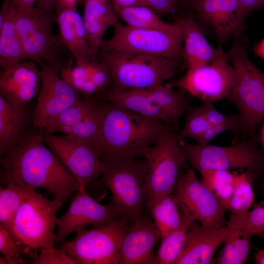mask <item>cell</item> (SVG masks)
Segmentation results:
<instances>
[{
  "label": "cell",
  "instance_id": "cell-20",
  "mask_svg": "<svg viewBox=\"0 0 264 264\" xmlns=\"http://www.w3.org/2000/svg\"><path fill=\"white\" fill-rule=\"evenodd\" d=\"M229 232L227 227H206L194 220L190 225L184 250L176 264H209Z\"/></svg>",
  "mask_w": 264,
  "mask_h": 264
},
{
  "label": "cell",
  "instance_id": "cell-12",
  "mask_svg": "<svg viewBox=\"0 0 264 264\" xmlns=\"http://www.w3.org/2000/svg\"><path fill=\"white\" fill-rule=\"evenodd\" d=\"M40 132L46 145L75 177L86 184L95 183L100 178L105 165L90 143L70 135Z\"/></svg>",
  "mask_w": 264,
  "mask_h": 264
},
{
  "label": "cell",
  "instance_id": "cell-13",
  "mask_svg": "<svg viewBox=\"0 0 264 264\" xmlns=\"http://www.w3.org/2000/svg\"><path fill=\"white\" fill-rule=\"evenodd\" d=\"M235 68L227 53L204 66L187 70L174 85L202 101H216L226 97L236 83Z\"/></svg>",
  "mask_w": 264,
  "mask_h": 264
},
{
  "label": "cell",
  "instance_id": "cell-49",
  "mask_svg": "<svg viewBox=\"0 0 264 264\" xmlns=\"http://www.w3.org/2000/svg\"><path fill=\"white\" fill-rule=\"evenodd\" d=\"M14 7L20 11L29 10L34 7L38 0H12Z\"/></svg>",
  "mask_w": 264,
  "mask_h": 264
},
{
  "label": "cell",
  "instance_id": "cell-27",
  "mask_svg": "<svg viewBox=\"0 0 264 264\" xmlns=\"http://www.w3.org/2000/svg\"><path fill=\"white\" fill-rule=\"evenodd\" d=\"M179 206L181 224L175 230L162 238L155 255L156 264H176L184 250L189 226L195 220L187 209Z\"/></svg>",
  "mask_w": 264,
  "mask_h": 264
},
{
  "label": "cell",
  "instance_id": "cell-28",
  "mask_svg": "<svg viewBox=\"0 0 264 264\" xmlns=\"http://www.w3.org/2000/svg\"><path fill=\"white\" fill-rule=\"evenodd\" d=\"M117 16L127 25L137 28L160 30H173L180 27L178 19L174 23H168L161 20L150 7L138 5L124 8H113Z\"/></svg>",
  "mask_w": 264,
  "mask_h": 264
},
{
  "label": "cell",
  "instance_id": "cell-43",
  "mask_svg": "<svg viewBox=\"0 0 264 264\" xmlns=\"http://www.w3.org/2000/svg\"><path fill=\"white\" fill-rule=\"evenodd\" d=\"M0 252L5 257L20 258L27 254L25 247L11 233L0 224Z\"/></svg>",
  "mask_w": 264,
  "mask_h": 264
},
{
  "label": "cell",
  "instance_id": "cell-19",
  "mask_svg": "<svg viewBox=\"0 0 264 264\" xmlns=\"http://www.w3.org/2000/svg\"><path fill=\"white\" fill-rule=\"evenodd\" d=\"M160 238L153 220L142 214L124 235L118 264H156L154 248Z\"/></svg>",
  "mask_w": 264,
  "mask_h": 264
},
{
  "label": "cell",
  "instance_id": "cell-17",
  "mask_svg": "<svg viewBox=\"0 0 264 264\" xmlns=\"http://www.w3.org/2000/svg\"><path fill=\"white\" fill-rule=\"evenodd\" d=\"M42 72L38 64L25 60L0 74V95L13 105L29 108L39 94L42 84Z\"/></svg>",
  "mask_w": 264,
  "mask_h": 264
},
{
  "label": "cell",
  "instance_id": "cell-50",
  "mask_svg": "<svg viewBox=\"0 0 264 264\" xmlns=\"http://www.w3.org/2000/svg\"><path fill=\"white\" fill-rule=\"evenodd\" d=\"M58 0H38L37 7L48 11H53Z\"/></svg>",
  "mask_w": 264,
  "mask_h": 264
},
{
  "label": "cell",
  "instance_id": "cell-42",
  "mask_svg": "<svg viewBox=\"0 0 264 264\" xmlns=\"http://www.w3.org/2000/svg\"><path fill=\"white\" fill-rule=\"evenodd\" d=\"M31 264H78L68 256L63 246L59 249H56L55 247L51 249H41L40 253L34 258Z\"/></svg>",
  "mask_w": 264,
  "mask_h": 264
},
{
  "label": "cell",
  "instance_id": "cell-44",
  "mask_svg": "<svg viewBox=\"0 0 264 264\" xmlns=\"http://www.w3.org/2000/svg\"><path fill=\"white\" fill-rule=\"evenodd\" d=\"M89 69L90 79L98 88L100 93L105 91L111 86V74L108 67L103 62H91Z\"/></svg>",
  "mask_w": 264,
  "mask_h": 264
},
{
  "label": "cell",
  "instance_id": "cell-18",
  "mask_svg": "<svg viewBox=\"0 0 264 264\" xmlns=\"http://www.w3.org/2000/svg\"><path fill=\"white\" fill-rule=\"evenodd\" d=\"M190 2L201 19L213 28L220 42L243 38L245 17L237 0H191Z\"/></svg>",
  "mask_w": 264,
  "mask_h": 264
},
{
  "label": "cell",
  "instance_id": "cell-55",
  "mask_svg": "<svg viewBox=\"0 0 264 264\" xmlns=\"http://www.w3.org/2000/svg\"><path fill=\"white\" fill-rule=\"evenodd\" d=\"M183 0L184 1L186 2H190L191 0Z\"/></svg>",
  "mask_w": 264,
  "mask_h": 264
},
{
  "label": "cell",
  "instance_id": "cell-51",
  "mask_svg": "<svg viewBox=\"0 0 264 264\" xmlns=\"http://www.w3.org/2000/svg\"><path fill=\"white\" fill-rule=\"evenodd\" d=\"M25 263H26V261L23 260L21 258H15L5 257L0 258V264H21Z\"/></svg>",
  "mask_w": 264,
  "mask_h": 264
},
{
  "label": "cell",
  "instance_id": "cell-31",
  "mask_svg": "<svg viewBox=\"0 0 264 264\" xmlns=\"http://www.w3.org/2000/svg\"><path fill=\"white\" fill-rule=\"evenodd\" d=\"M101 103L93 96L84 97L80 102L64 110L53 119L42 131L54 133L64 127L75 124L96 111L100 108Z\"/></svg>",
  "mask_w": 264,
  "mask_h": 264
},
{
  "label": "cell",
  "instance_id": "cell-24",
  "mask_svg": "<svg viewBox=\"0 0 264 264\" xmlns=\"http://www.w3.org/2000/svg\"><path fill=\"white\" fill-rule=\"evenodd\" d=\"M29 109L17 107L0 95V158L17 145L28 132L31 123Z\"/></svg>",
  "mask_w": 264,
  "mask_h": 264
},
{
  "label": "cell",
  "instance_id": "cell-7",
  "mask_svg": "<svg viewBox=\"0 0 264 264\" xmlns=\"http://www.w3.org/2000/svg\"><path fill=\"white\" fill-rule=\"evenodd\" d=\"M63 204L55 198H47L35 189H28L13 218L11 233L25 247L29 256H37L32 250L54 247L56 214Z\"/></svg>",
  "mask_w": 264,
  "mask_h": 264
},
{
  "label": "cell",
  "instance_id": "cell-37",
  "mask_svg": "<svg viewBox=\"0 0 264 264\" xmlns=\"http://www.w3.org/2000/svg\"><path fill=\"white\" fill-rule=\"evenodd\" d=\"M90 62L82 64L76 63L60 72L61 78L66 83L86 98L100 93L90 79Z\"/></svg>",
  "mask_w": 264,
  "mask_h": 264
},
{
  "label": "cell",
  "instance_id": "cell-34",
  "mask_svg": "<svg viewBox=\"0 0 264 264\" xmlns=\"http://www.w3.org/2000/svg\"><path fill=\"white\" fill-rule=\"evenodd\" d=\"M4 185L0 188V224L11 233L13 218L28 189L13 184Z\"/></svg>",
  "mask_w": 264,
  "mask_h": 264
},
{
  "label": "cell",
  "instance_id": "cell-33",
  "mask_svg": "<svg viewBox=\"0 0 264 264\" xmlns=\"http://www.w3.org/2000/svg\"><path fill=\"white\" fill-rule=\"evenodd\" d=\"M234 172V188L225 207L232 213L245 212L249 210L254 200L252 185L253 177L247 172L241 174Z\"/></svg>",
  "mask_w": 264,
  "mask_h": 264
},
{
  "label": "cell",
  "instance_id": "cell-45",
  "mask_svg": "<svg viewBox=\"0 0 264 264\" xmlns=\"http://www.w3.org/2000/svg\"><path fill=\"white\" fill-rule=\"evenodd\" d=\"M227 131H230L235 134H237L241 131V130L238 127L230 124L210 125L197 141L198 144L201 145H208L218 134Z\"/></svg>",
  "mask_w": 264,
  "mask_h": 264
},
{
  "label": "cell",
  "instance_id": "cell-46",
  "mask_svg": "<svg viewBox=\"0 0 264 264\" xmlns=\"http://www.w3.org/2000/svg\"><path fill=\"white\" fill-rule=\"evenodd\" d=\"M154 10L162 14L173 12L176 8L178 0H145Z\"/></svg>",
  "mask_w": 264,
  "mask_h": 264
},
{
  "label": "cell",
  "instance_id": "cell-22",
  "mask_svg": "<svg viewBox=\"0 0 264 264\" xmlns=\"http://www.w3.org/2000/svg\"><path fill=\"white\" fill-rule=\"evenodd\" d=\"M179 19L183 31L182 57L187 70L206 66L226 53L221 48H216L208 43L191 15Z\"/></svg>",
  "mask_w": 264,
  "mask_h": 264
},
{
  "label": "cell",
  "instance_id": "cell-53",
  "mask_svg": "<svg viewBox=\"0 0 264 264\" xmlns=\"http://www.w3.org/2000/svg\"><path fill=\"white\" fill-rule=\"evenodd\" d=\"M255 261L258 264H264V249L257 252L255 255Z\"/></svg>",
  "mask_w": 264,
  "mask_h": 264
},
{
  "label": "cell",
  "instance_id": "cell-14",
  "mask_svg": "<svg viewBox=\"0 0 264 264\" xmlns=\"http://www.w3.org/2000/svg\"><path fill=\"white\" fill-rule=\"evenodd\" d=\"M38 65L42 79L37 101L31 112V124L41 132L53 119L84 97L66 83L58 70L43 62Z\"/></svg>",
  "mask_w": 264,
  "mask_h": 264
},
{
  "label": "cell",
  "instance_id": "cell-10",
  "mask_svg": "<svg viewBox=\"0 0 264 264\" xmlns=\"http://www.w3.org/2000/svg\"><path fill=\"white\" fill-rule=\"evenodd\" d=\"M113 27L112 36L102 41L101 51H129L175 60L182 57L181 23L178 28L169 31L134 27L118 22Z\"/></svg>",
  "mask_w": 264,
  "mask_h": 264
},
{
  "label": "cell",
  "instance_id": "cell-30",
  "mask_svg": "<svg viewBox=\"0 0 264 264\" xmlns=\"http://www.w3.org/2000/svg\"><path fill=\"white\" fill-rule=\"evenodd\" d=\"M253 236L240 230L229 231L224 246L215 261L219 264H243L250 251Z\"/></svg>",
  "mask_w": 264,
  "mask_h": 264
},
{
  "label": "cell",
  "instance_id": "cell-5",
  "mask_svg": "<svg viewBox=\"0 0 264 264\" xmlns=\"http://www.w3.org/2000/svg\"><path fill=\"white\" fill-rule=\"evenodd\" d=\"M246 44L235 39L227 52L235 68V85L226 98L237 108L242 122V131L251 138L264 120V72L252 62Z\"/></svg>",
  "mask_w": 264,
  "mask_h": 264
},
{
  "label": "cell",
  "instance_id": "cell-15",
  "mask_svg": "<svg viewBox=\"0 0 264 264\" xmlns=\"http://www.w3.org/2000/svg\"><path fill=\"white\" fill-rule=\"evenodd\" d=\"M179 206L206 227L226 226V208L197 177L193 169L178 176L174 193Z\"/></svg>",
  "mask_w": 264,
  "mask_h": 264
},
{
  "label": "cell",
  "instance_id": "cell-38",
  "mask_svg": "<svg viewBox=\"0 0 264 264\" xmlns=\"http://www.w3.org/2000/svg\"><path fill=\"white\" fill-rule=\"evenodd\" d=\"M117 17L108 0H85L83 20L99 21L111 26L118 22Z\"/></svg>",
  "mask_w": 264,
  "mask_h": 264
},
{
  "label": "cell",
  "instance_id": "cell-36",
  "mask_svg": "<svg viewBox=\"0 0 264 264\" xmlns=\"http://www.w3.org/2000/svg\"><path fill=\"white\" fill-rule=\"evenodd\" d=\"M200 174L202 182L225 207L233 192L235 172L207 169Z\"/></svg>",
  "mask_w": 264,
  "mask_h": 264
},
{
  "label": "cell",
  "instance_id": "cell-6",
  "mask_svg": "<svg viewBox=\"0 0 264 264\" xmlns=\"http://www.w3.org/2000/svg\"><path fill=\"white\" fill-rule=\"evenodd\" d=\"M102 60L112 77L110 88L151 89L176 74V60L124 50L101 51Z\"/></svg>",
  "mask_w": 264,
  "mask_h": 264
},
{
  "label": "cell",
  "instance_id": "cell-48",
  "mask_svg": "<svg viewBox=\"0 0 264 264\" xmlns=\"http://www.w3.org/2000/svg\"><path fill=\"white\" fill-rule=\"evenodd\" d=\"M113 8H124L138 5L149 6L145 0H112Z\"/></svg>",
  "mask_w": 264,
  "mask_h": 264
},
{
  "label": "cell",
  "instance_id": "cell-40",
  "mask_svg": "<svg viewBox=\"0 0 264 264\" xmlns=\"http://www.w3.org/2000/svg\"><path fill=\"white\" fill-rule=\"evenodd\" d=\"M84 20L86 38L90 50L92 61H96L103 36L110 27L107 24L95 20Z\"/></svg>",
  "mask_w": 264,
  "mask_h": 264
},
{
  "label": "cell",
  "instance_id": "cell-21",
  "mask_svg": "<svg viewBox=\"0 0 264 264\" xmlns=\"http://www.w3.org/2000/svg\"><path fill=\"white\" fill-rule=\"evenodd\" d=\"M55 9L59 35L76 63L82 64L93 62L86 38L83 16L78 12L76 5L57 2Z\"/></svg>",
  "mask_w": 264,
  "mask_h": 264
},
{
  "label": "cell",
  "instance_id": "cell-54",
  "mask_svg": "<svg viewBox=\"0 0 264 264\" xmlns=\"http://www.w3.org/2000/svg\"><path fill=\"white\" fill-rule=\"evenodd\" d=\"M78 0H58L57 2L67 5H76Z\"/></svg>",
  "mask_w": 264,
  "mask_h": 264
},
{
  "label": "cell",
  "instance_id": "cell-2",
  "mask_svg": "<svg viewBox=\"0 0 264 264\" xmlns=\"http://www.w3.org/2000/svg\"><path fill=\"white\" fill-rule=\"evenodd\" d=\"M104 101V100H103ZM99 153L134 158L155 144L170 127L114 103L102 101Z\"/></svg>",
  "mask_w": 264,
  "mask_h": 264
},
{
  "label": "cell",
  "instance_id": "cell-35",
  "mask_svg": "<svg viewBox=\"0 0 264 264\" xmlns=\"http://www.w3.org/2000/svg\"><path fill=\"white\" fill-rule=\"evenodd\" d=\"M226 227L229 231L240 230L252 236L264 233V206L258 205L251 210L231 213Z\"/></svg>",
  "mask_w": 264,
  "mask_h": 264
},
{
  "label": "cell",
  "instance_id": "cell-41",
  "mask_svg": "<svg viewBox=\"0 0 264 264\" xmlns=\"http://www.w3.org/2000/svg\"><path fill=\"white\" fill-rule=\"evenodd\" d=\"M206 119L211 125L230 124L242 131V122L240 115H226L219 111L212 102L203 101L199 107Z\"/></svg>",
  "mask_w": 264,
  "mask_h": 264
},
{
  "label": "cell",
  "instance_id": "cell-26",
  "mask_svg": "<svg viewBox=\"0 0 264 264\" xmlns=\"http://www.w3.org/2000/svg\"><path fill=\"white\" fill-rule=\"evenodd\" d=\"M146 205L162 238L180 225L181 209L174 193L148 200Z\"/></svg>",
  "mask_w": 264,
  "mask_h": 264
},
{
  "label": "cell",
  "instance_id": "cell-39",
  "mask_svg": "<svg viewBox=\"0 0 264 264\" xmlns=\"http://www.w3.org/2000/svg\"><path fill=\"white\" fill-rule=\"evenodd\" d=\"M187 111L184 126L179 132V137L181 140L189 138L197 141L211 125L199 107L190 108Z\"/></svg>",
  "mask_w": 264,
  "mask_h": 264
},
{
  "label": "cell",
  "instance_id": "cell-4",
  "mask_svg": "<svg viewBox=\"0 0 264 264\" xmlns=\"http://www.w3.org/2000/svg\"><path fill=\"white\" fill-rule=\"evenodd\" d=\"M13 14L26 60L45 63L59 72L73 65L72 54L59 35L53 33V24L56 22L53 11L37 7L20 11L13 5Z\"/></svg>",
  "mask_w": 264,
  "mask_h": 264
},
{
  "label": "cell",
  "instance_id": "cell-32",
  "mask_svg": "<svg viewBox=\"0 0 264 264\" xmlns=\"http://www.w3.org/2000/svg\"><path fill=\"white\" fill-rule=\"evenodd\" d=\"M103 117L102 101L100 108L92 114L75 124L62 128L58 132L72 135L87 141L93 145L99 152Z\"/></svg>",
  "mask_w": 264,
  "mask_h": 264
},
{
  "label": "cell",
  "instance_id": "cell-11",
  "mask_svg": "<svg viewBox=\"0 0 264 264\" xmlns=\"http://www.w3.org/2000/svg\"><path fill=\"white\" fill-rule=\"evenodd\" d=\"M128 228L118 219L103 227L80 229L74 239L63 246L78 264H118L120 246Z\"/></svg>",
  "mask_w": 264,
  "mask_h": 264
},
{
  "label": "cell",
  "instance_id": "cell-29",
  "mask_svg": "<svg viewBox=\"0 0 264 264\" xmlns=\"http://www.w3.org/2000/svg\"><path fill=\"white\" fill-rule=\"evenodd\" d=\"M146 89L152 99L178 122L183 114L190 108L185 92L181 90L175 91L172 84H163Z\"/></svg>",
  "mask_w": 264,
  "mask_h": 264
},
{
  "label": "cell",
  "instance_id": "cell-25",
  "mask_svg": "<svg viewBox=\"0 0 264 264\" xmlns=\"http://www.w3.org/2000/svg\"><path fill=\"white\" fill-rule=\"evenodd\" d=\"M15 24L12 0H4L0 12V66L11 67L25 60Z\"/></svg>",
  "mask_w": 264,
  "mask_h": 264
},
{
  "label": "cell",
  "instance_id": "cell-23",
  "mask_svg": "<svg viewBox=\"0 0 264 264\" xmlns=\"http://www.w3.org/2000/svg\"><path fill=\"white\" fill-rule=\"evenodd\" d=\"M104 101L111 102L145 116L157 119L170 127L178 123L168 112L156 104L146 89H108L98 94Z\"/></svg>",
  "mask_w": 264,
  "mask_h": 264
},
{
  "label": "cell",
  "instance_id": "cell-16",
  "mask_svg": "<svg viewBox=\"0 0 264 264\" xmlns=\"http://www.w3.org/2000/svg\"><path fill=\"white\" fill-rule=\"evenodd\" d=\"M79 188L72 198L66 213L57 219L55 240L63 241L78 230L91 225L97 228L110 224L119 218V212L112 201L103 205L95 200L86 191V183L77 178Z\"/></svg>",
  "mask_w": 264,
  "mask_h": 264
},
{
  "label": "cell",
  "instance_id": "cell-3",
  "mask_svg": "<svg viewBox=\"0 0 264 264\" xmlns=\"http://www.w3.org/2000/svg\"><path fill=\"white\" fill-rule=\"evenodd\" d=\"M101 158L105 170L98 183L110 191L119 219L129 227L143 213L146 204L144 184L147 161L145 158L136 160L112 154L102 155Z\"/></svg>",
  "mask_w": 264,
  "mask_h": 264
},
{
  "label": "cell",
  "instance_id": "cell-1",
  "mask_svg": "<svg viewBox=\"0 0 264 264\" xmlns=\"http://www.w3.org/2000/svg\"><path fill=\"white\" fill-rule=\"evenodd\" d=\"M43 141L41 133L27 132L0 158L2 183L26 189L43 188L63 202L79 188V182Z\"/></svg>",
  "mask_w": 264,
  "mask_h": 264
},
{
  "label": "cell",
  "instance_id": "cell-9",
  "mask_svg": "<svg viewBox=\"0 0 264 264\" xmlns=\"http://www.w3.org/2000/svg\"><path fill=\"white\" fill-rule=\"evenodd\" d=\"M179 132L170 128L141 156L147 160L144 192L148 200L175 193L179 171L186 157L179 142Z\"/></svg>",
  "mask_w": 264,
  "mask_h": 264
},
{
  "label": "cell",
  "instance_id": "cell-8",
  "mask_svg": "<svg viewBox=\"0 0 264 264\" xmlns=\"http://www.w3.org/2000/svg\"><path fill=\"white\" fill-rule=\"evenodd\" d=\"M179 144L192 167L200 173L207 169H242L254 177L264 172V153L255 138L226 147L192 144L184 139Z\"/></svg>",
  "mask_w": 264,
  "mask_h": 264
},
{
  "label": "cell",
  "instance_id": "cell-47",
  "mask_svg": "<svg viewBox=\"0 0 264 264\" xmlns=\"http://www.w3.org/2000/svg\"><path fill=\"white\" fill-rule=\"evenodd\" d=\"M243 15L245 17L253 12L264 9V0H237Z\"/></svg>",
  "mask_w": 264,
  "mask_h": 264
},
{
  "label": "cell",
  "instance_id": "cell-52",
  "mask_svg": "<svg viewBox=\"0 0 264 264\" xmlns=\"http://www.w3.org/2000/svg\"><path fill=\"white\" fill-rule=\"evenodd\" d=\"M254 54L264 60V38L253 48Z\"/></svg>",
  "mask_w": 264,
  "mask_h": 264
}]
</instances>
